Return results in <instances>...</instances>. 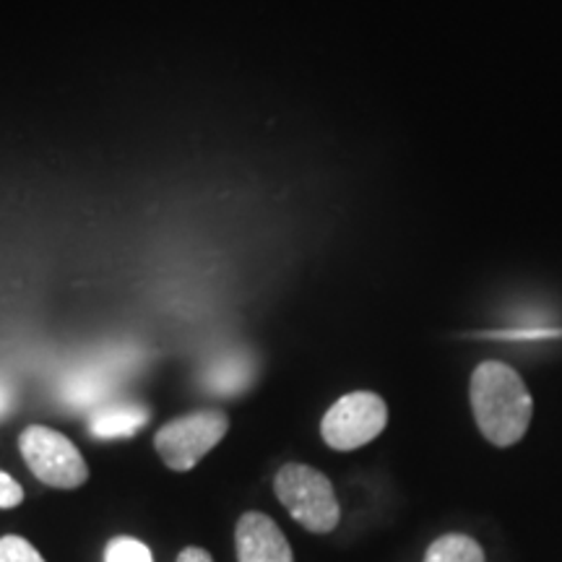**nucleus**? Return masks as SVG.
Wrapping results in <instances>:
<instances>
[{"label": "nucleus", "instance_id": "14", "mask_svg": "<svg viewBox=\"0 0 562 562\" xmlns=\"http://www.w3.org/2000/svg\"><path fill=\"white\" fill-rule=\"evenodd\" d=\"M11 404H13V393H11L9 385L0 381V417H3V414L11 409Z\"/></svg>", "mask_w": 562, "mask_h": 562}, {"label": "nucleus", "instance_id": "9", "mask_svg": "<svg viewBox=\"0 0 562 562\" xmlns=\"http://www.w3.org/2000/svg\"><path fill=\"white\" fill-rule=\"evenodd\" d=\"M252 375V368L245 357H224L214 370L209 372V389L214 393H224V396H235L248 385Z\"/></svg>", "mask_w": 562, "mask_h": 562}, {"label": "nucleus", "instance_id": "10", "mask_svg": "<svg viewBox=\"0 0 562 562\" xmlns=\"http://www.w3.org/2000/svg\"><path fill=\"white\" fill-rule=\"evenodd\" d=\"M104 562H154V554L140 539L115 537L104 547Z\"/></svg>", "mask_w": 562, "mask_h": 562}, {"label": "nucleus", "instance_id": "4", "mask_svg": "<svg viewBox=\"0 0 562 562\" xmlns=\"http://www.w3.org/2000/svg\"><path fill=\"white\" fill-rule=\"evenodd\" d=\"M229 419L224 412L203 409L167 422L154 438L161 461L175 472H191L203 456L227 435Z\"/></svg>", "mask_w": 562, "mask_h": 562}, {"label": "nucleus", "instance_id": "6", "mask_svg": "<svg viewBox=\"0 0 562 562\" xmlns=\"http://www.w3.org/2000/svg\"><path fill=\"white\" fill-rule=\"evenodd\" d=\"M235 542L237 562H294L290 542L266 513H245L237 521Z\"/></svg>", "mask_w": 562, "mask_h": 562}, {"label": "nucleus", "instance_id": "12", "mask_svg": "<svg viewBox=\"0 0 562 562\" xmlns=\"http://www.w3.org/2000/svg\"><path fill=\"white\" fill-rule=\"evenodd\" d=\"M24 501V490L21 484L9 476L5 472H0V508H16Z\"/></svg>", "mask_w": 562, "mask_h": 562}, {"label": "nucleus", "instance_id": "8", "mask_svg": "<svg viewBox=\"0 0 562 562\" xmlns=\"http://www.w3.org/2000/svg\"><path fill=\"white\" fill-rule=\"evenodd\" d=\"M425 562H484V550L467 533H446L430 544Z\"/></svg>", "mask_w": 562, "mask_h": 562}, {"label": "nucleus", "instance_id": "5", "mask_svg": "<svg viewBox=\"0 0 562 562\" xmlns=\"http://www.w3.org/2000/svg\"><path fill=\"white\" fill-rule=\"evenodd\" d=\"M389 425V406L378 393L355 391L341 396L323 417V440L334 451H357L368 446Z\"/></svg>", "mask_w": 562, "mask_h": 562}, {"label": "nucleus", "instance_id": "2", "mask_svg": "<svg viewBox=\"0 0 562 562\" xmlns=\"http://www.w3.org/2000/svg\"><path fill=\"white\" fill-rule=\"evenodd\" d=\"M277 497L300 526L313 533H328L339 526L341 508L334 484L318 469L305 463H286L273 482Z\"/></svg>", "mask_w": 562, "mask_h": 562}, {"label": "nucleus", "instance_id": "13", "mask_svg": "<svg viewBox=\"0 0 562 562\" xmlns=\"http://www.w3.org/2000/svg\"><path fill=\"white\" fill-rule=\"evenodd\" d=\"M178 562H214V560H211V554L206 550H201V547H186V550L180 552Z\"/></svg>", "mask_w": 562, "mask_h": 562}, {"label": "nucleus", "instance_id": "3", "mask_svg": "<svg viewBox=\"0 0 562 562\" xmlns=\"http://www.w3.org/2000/svg\"><path fill=\"white\" fill-rule=\"evenodd\" d=\"M21 456L40 482L58 490H76L89 480V467L79 448L50 427L32 425L19 438Z\"/></svg>", "mask_w": 562, "mask_h": 562}, {"label": "nucleus", "instance_id": "11", "mask_svg": "<svg viewBox=\"0 0 562 562\" xmlns=\"http://www.w3.org/2000/svg\"><path fill=\"white\" fill-rule=\"evenodd\" d=\"M0 562H45L42 554L26 542L24 537H9L0 539Z\"/></svg>", "mask_w": 562, "mask_h": 562}, {"label": "nucleus", "instance_id": "7", "mask_svg": "<svg viewBox=\"0 0 562 562\" xmlns=\"http://www.w3.org/2000/svg\"><path fill=\"white\" fill-rule=\"evenodd\" d=\"M149 422V412L138 404H117L91 414V435L102 440L131 438Z\"/></svg>", "mask_w": 562, "mask_h": 562}, {"label": "nucleus", "instance_id": "1", "mask_svg": "<svg viewBox=\"0 0 562 562\" xmlns=\"http://www.w3.org/2000/svg\"><path fill=\"white\" fill-rule=\"evenodd\" d=\"M472 409L484 438L508 448L529 430L533 402L524 378L510 364L490 360L472 375Z\"/></svg>", "mask_w": 562, "mask_h": 562}]
</instances>
